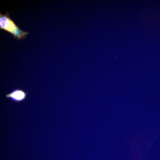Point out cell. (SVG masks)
Segmentation results:
<instances>
[{
	"label": "cell",
	"mask_w": 160,
	"mask_h": 160,
	"mask_svg": "<svg viewBox=\"0 0 160 160\" xmlns=\"http://www.w3.org/2000/svg\"><path fill=\"white\" fill-rule=\"evenodd\" d=\"M0 26L1 29H4L12 33L18 39L25 37L28 33L20 30L7 15L0 14Z\"/></svg>",
	"instance_id": "cell-1"
},
{
	"label": "cell",
	"mask_w": 160,
	"mask_h": 160,
	"mask_svg": "<svg viewBox=\"0 0 160 160\" xmlns=\"http://www.w3.org/2000/svg\"><path fill=\"white\" fill-rule=\"evenodd\" d=\"M27 93V92L21 89H16L9 93L7 94L6 95V97L7 98H10L14 101L20 102L25 98Z\"/></svg>",
	"instance_id": "cell-2"
}]
</instances>
